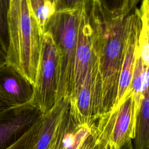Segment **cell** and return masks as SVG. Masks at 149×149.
I'll return each mask as SVG.
<instances>
[{
	"label": "cell",
	"mask_w": 149,
	"mask_h": 149,
	"mask_svg": "<svg viewBox=\"0 0 149 149\" xmlns=\"http://www.w3.org/2000/svg\"><path fill=\"white\" fill-rule=\"evenodd\" d=\"M69 104L73 119L80 125L91 126L102 114V82L94 36V52L85 79Z\"/></svg>",
	"instance_id": "obj_6"
},
{
	"label": "cell",
	"mask_w": 149,
	"mask_h": 149,
	"mask_svg": "<svg viewBox=\"0 0 149 149\" xmlns=\"http://www.w3.org/2000/svg\"><path fill=\"white\" fill-rule=\"evenodd\" d=\"M77 149H101L95 132V125L92 131L83 140Z\"/></svg>",
	"instance_id": "obj_21"
},
{
	"label": "cell",
	"mask_w": 149,
	"mask_h": 149,
	"mask_svg": "<svg viewBox=\"0 0 149 149\" xmlns=\"http://www.w3.org/2000/svg\"><path fill=\"white\" fill-rule=\"evenodd\" d=\"M133 149H149V94L145 92L137 116Z\"/></svg>",
	"instance_id": "obj_13"
},
{
	"label": "cell",
	"mask_w": 149,
	"mask_h": 149,
	"mask_svg": "<svg viewBox=\"0 0 149 149\" xmlns=\"http://www.w3.org/2000/svg\"><path fill=\"white\" fill-rule=\"evenodd\" d=\"M148 66L144 63L137 46L130 91L138 97H143L148 90Z\"/></svg>",
	"instance_id": "obj_14"
},
{
	"label": "cell",
	"mask_w": 149,
	"mask_h": 149,
	"mask_svg": "<svg viewBox=\"0 0 149 149\" xmlns=\"http://www.w3.org/2000/svg\"><path fill=\"white\" fill-rule=\"evenodd\" d=\"M83 6L56 11L44 26V33L51 36L59 55L57 101L62 97L68 98L73 87L78 32Z\"/></svg>",
	"instance_id": "obj_3"
},
{
	"label": "cell",
	"mask_w": 149,
	"mask_h": 149,
	"mask_svg": "<svg viewBox=\"0 0 149 149\" xmlns=\"http://www.w3.org/2000/svg\"><path fill=\"white\" fill-rule=\"evenodd\" d=\"M94 0H55L56 12L81 6Z\"/></svg>",
	"instance_id": "obj_20"
},
{
	"label": "cell",
	"mask_w": 149,
	"mask_h": 149,
	"mask_svg": "<svg viewBox=\"0 0 149 149\" xmlns=\"http://www.w3.org/2000/svg\"><path fill=\"white\" fill-rule=\"evenodd\" d=\"M11 107L0 94V112L11 108Z\"/></svg>",
	"instance_id": "obj_22"
},
{
	"label": "cell",
	"mask_w": 149,
	"mask_h": 149,
	"mask_svg": "<svg viewBox=\"0 0 149 149\" xmlns=\"http://www.w3.org/2000/svg\"><path fill=\"white\" fill-rule=\"evenodd\" d=\"M6 62L35 84L44 32L29 0H10Z\"/></svg>",
	"instance_id": "obj_2"
},
{
	"label": "cell",
	"mask_w": 149,
	"mask_h": 149,
	"mask_svg": "<svg viewBox=\"0 0 149 149\" xmlns=\"http://www.w3.org/2000/svg\"><path fill=\"white\" fill-rule=\"evenodd\" d=\"M9 1L0 0V41L6 51L8 44L7 13Z\"/></svg>",
	"instance_id": "obj_19"
},
{
	"label": "cell",
	"mask_w": 149,
	"mask_h": 149,
	"mask_svg": "<svg viewBox=\"0 0 149 149\" xmlns=\"http://www.w3.org/2000/svg\"><path fill=\"white\" fill-rule=\"evenodd\" d=\"M34 85L6 61L0 64V94L11 106L31 102Z\"/></svg>",
	"instance_id": "obj_10"
},
{
	"label": "cell",
	"mask_w": 149,
	"mask_h": 149,
	"mask_svg": "<svg viewBox=\"0 0 149 149\" xmlns=\"http://www.w3.org/2000/svg\"><path fill=\"white\" fill-rule=\"evenodd\" d=\"M98 51L102 82V113L111 110L117 95L123 60L129 14L113 15L98 0L86 4Z\"/></svg>",
	"instance_id": "obj_1"
},
{
	"label": "cell",
	"mask_w": 149,
	"mask_h": 149,
	"mask_svg": "<svg viewBox=\"0 0 149 149\" xmlns=\"http://www.w3.org/2000/svg\"><path fill=\"white\" fill-rule=\"evenodd\" d=\"M6 52L0 41V64L6 61Z\"/></svg>",
	"instance_id": "obj_23"
},
{
	"label": "cell",
	"mask_w": 149,
	"mask_h": 149,
	"mask_svg": "<svg viewBox=\"0 0 149 149\" xmlns=\"http://www.w3.org/2000/svg\"><path fill=\"white\" fill-rule=\"evenodd\" d=\"M121 149H133V146L132 140H130L128 141Z\"/></svg>",
	"instance_id": "obj_24"
},
{
	"label": "cell",
	"mask_w": 149,
	"mask_h": 149,
	"mask_svg": "<svg viewBox=\"0 0 149 149\" xmlns=\"http://www.w3.org/2000/svg\"><path fill=\"white\" fill-rule=\"evenodd\" d=\"M102 7L113 15H126L136 8L137 0H98Z\"/></svg>",
	"instance_id": "obj_17"
},
{
	"label": "cell",
	"mask_w": 149,
	"mask_h": 149,
	"mask_svg": "<svg viewBox=\"0 0 149 149\" xmlns=\"http://www.w3.org/2000/svg\"><path fill=\"white\" fill-rule=\"evenodd\" d=\"M93 52L94 31L86 4L83 7L81 15L76 51L74 82L68 99L77 93L83 84Z\"/></svg>",
	"instance_id": "obj_9"
},
{
	"label": "cell",
	"mask_w": 149,
	"mask_h": 149,
	"mask_svg": "<svg viewBox=\"0 0 149 149\" xmlns=\"http://www.w3.org/2000/svg\"><path fill=\"white\" fill-rule=\"evenodd\" d=\"M41 116L16 142L7 149H31L32 145L40 126Z\"/></svg>",
	"instance_id": "obj_18"
},
{
	"label": "cell",
	"mask_w": 149,
	"mask_h": 149,
	"mask_svg": "<svg viewBox=\"0 0 149 149\" xmlns=\"http://www.w3.org/2000/svg\"><path fill=\"white\" fill-rule=\"evenodd\" d=\"M132 12L129 14L125 53L119 79L116 98L112 109L116 108L122 104L130 93L141 25L139 9L135 8L134 12Z\"/></svg>",
	"instance_id": "obj_8"
},
{
	"label": "cell",
	"mask_w": 149,
	"mask_h": 149,
	"mask_svg": "<svg viewBox=\"0 0 149 149\" xmlns=\"http://www.w3.org/2000/svg\"><path fill=\"white\" fill-rule=\"evenodd\" d=\"M41 115L30 102L0 112V149H7L16 142Z\"/></svg>",
	"instance_id": "obj_7"
},
{
	"label": "cell",
	"mask_w": 149,
	"mask_h": 149,
	"mask_svg": "<svg viewBox=\"0 0 149 149\" xmlns=\"http://www.w3.org/2000/svg\"><path fill=\"white\" fill-rule=\"evenodd\" d=\"M29 1L40 27L44 32L46 23L56 12L55 0H29Z\"/></svg>",
	"instance_id": "obj_16"
},
{
	"label": "cell",
	"mask_w": 149,
	"mask_h": 149,
	"mask_svg": "<svg viewBox=\"0 0 149 149\" xmlns=\"http://www.w3.org/2000/svg\"><path fill=\"white\" fill-rule=\"evenodd\" d=\"M59 55L51 36L44 32L30 103L42 113L49 111L57 101Z\"/></svg>",
	"instance_id": "obj_5"
},
{
	"label": "cell",
	"mask_w": 149,
	"mask_h": 149,
	"mask_svg": "<svg viewBox=\"0 0 149 149\" xmlns=\"http://www.w3.org/2000/svg\"><path fill=\"white\" fill-rule=\"evenodd\" d=\"M69 108L68 98L62 97L49 111L42 114L31 149H50L60 122Z\"/></svg>",
	"instance_id": "obj_11"
},
{
	"label": "cell",
	"mask_w": 149,
	"mask_h": 149,
	"mask_svg": "<svg viewBox=\"0 0 149 149\" xmlns=\"http://www.w3.org/2000/svg\"><path fill=\"white\" fill-rule=\"evenodd\" d=\"M143 98L130 91L122 104L100 116L95 132L101 149H121L133 140Z\"/></svg>",
	"instance_id": "obj_4"
},
{
	"label": "cell",
	"mask_w": 149,
	"mask_h": 149,
	"mask_svg": "<svg viewBox=\"0 0 149 149\" xmlns=\"http://www.w3.org/2000/svg\"><path fill=\"white\" fill-rule=\"evenodd\" d=\"M94 125L90 126L77 124L69 108L60 122L50 149H77L85 137L91 133Z\"/></svg>",
	"instance_id": "obj_12"
},
{
	"label": "cell",
	"mask_w": 149,
	"mask_h": 149,
	"mask_svg": "<svg viewBox=\"0 0 149 149\" xmlns=\"http://www.w3.org/2000/svg\"><path fill=\"white\" fill-rule=\"evenodd\" d=\"M148 0H142L139 9L141 25L138 38V49L141 59L146 65H149L148 61V31H149V5Z\"/></svg>",
	"instance_id": "obj_15"
}]
</instances>
